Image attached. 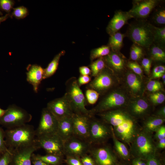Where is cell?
<instances>
[{
    "mask_svg": "<svg viewBox=\"0 0 165 165\" xmlns=\"http://www.w3.org/2000/svg\"><path fill=\"white\" fill-rule=\"evenodd\" d=\"M104 121L110 125L116 137L130 145L140 130L134 117L127 111L116 109L99 114Z\"/></svg>",
    "mask_w": 165,
    "mask_h": 165,
    "instance_id": "6da1fadb",
    "label": "cell"
},
{
    "mask_svg": "<svg viewBox=\"0 0 165 165\" xmlns=\"http://www.w3.org/2000/svg\"><path fill=\"white\" fill-rule=\"evenodd\" d=\"M5 142L11 152L36 144L34 127L27 124L5 131Z\"/></svg>",
    "mask_w": 165,
    "mask_h": 165,
    "instance_id": "7a4b0ae2",
    "label": "cell"
},
{
    "mask_svg": "<svg viewBox=\"0 0 165 165\" xmlns=\"http://www.w3.org/2000/svg\"><path fill=\"white\" fill-rule=\"evenodd\" d=\"M66 86L65 94L74 113L91 117L93 114L91 110H88L86 108V101L76 78L72 77L68 80L66 83Z\"/></svg>",
    "mask_w": 165,
    "mask_h": 165,
    "instance_id": "3957f363",
    "label": "cell"
},
{
    "mask_svg": "<svg viewBox=\"0 0 165 165\" xmlns=\"http://www.w3.org/2000/svg\"><path fill=\"white\" fill-rule=\"evenodd\" d=\"M154 27L146 21H137L129 26L128 35L134 43L148 48L154 43Z\"/></svg>",
    "mask_w": 165,
    "mask_h": 165,
    "instance_id": "277c9868",
    "label": "cell"
},
{
    "mask_svg": "<svg viewBox=\"0 0 165 165\" xmlns=\"http://www.w3.org/2000/svg\"><path fill=\"white\" fill-rule=\"evenodd\" d=\"M131 152L139 158L148 159L155 155L156 147L152 134L140 129L130 145Z\"/></svg>",
    "mask_w": 165,
    "mask_h": 165,
    "instance_id": "5b68a950",
    "label": "cell"
},
{
    "mask_svg": "<svg viewBox=\"0 0 165 165\" xmlns=\"http://www.w3.org/2000/svg\"><path fill=\"white\" fill-rule=\"evenodd\" d=\"M32 116L25 110L15 105L9 106L0 119V125L10 129L26 124Z\"/></svg>",
    "mask_w": 165,
    "mask_h": 165,
    "instance_id": "8992f818",
    "label": "cell"
},
{
    "mask_svg": "<svg viewBox=\"0 0 165 165\" xmlns=\"http://www.w3.org/2000/svg\"><path fill=\"white\" fill-rule=\"evenodd\" d=\"M126 97L122 93L113 91L109 93L97 105L90 110L92 114L116 109L122 106L126 102Z\"/></svg>",
    "mask_w": 165,
    "mask_h": 165,
    "instance_id": "52a82bcc",
    "label": "cell"
},
{
    "mask_svg": "<svg viewBox=\"0 0 165 165\" xmlns=\"http://www.w3.org/2000/svg\"><path fill=\"white\" fill-rule=\"evenodd\" d=\"M36 142L48 154L61 156L64 153V142L57 134L36 137Z\"/></svg>",
    "mask_w": 165,
    "mask_h": 165,
    "instance_id": "ba28073f",
    "label": "cell"
},
{
    "mask_svg": "<svg viewBox=\"0 0 165 165\" xmlns=\"http://www.w3.org/2000/svg\"><path fill=\"white\" fill-rule=\"evenodd\" d=\"M58 124V119L46 108H43L35 130L36 137L57 134Z\"/></svg>",
    "mask_w": 165,
    "mask_h": 165,
    "instance_id": "9c48e42d",
    "label": "cell"
},
{
    "mask_svg": "<svg viewBox=\"0 0 165 165\" xmlns=\"http://www.w3.org/2000/svg\"><path fill=\"white\" fill-rule=\"evenodd\" d=\"M111 135V127L100 121L90 119L88 138L90 142L96 144L102 143Z\"/></svg>",
    "mask_w": 165,
    "mask_h": 165,
    "instance_id": "30bf717a",
    "label": "cell"
},
{
    "mask_svg": "<svg viewBox=\"0 0 165 165\" xmlns=\"http://www.w3.org/2000/svg\"><path fill=\"white\" fill-rule=\"evenodd\" d=\"M46 108L58 119L72 116L74 113L70 104L64 95L49 102Z\"/></svg>",
    "mask_w": 165,
    "mask_h": 165,
    "instance_id": "8fae6325",
    "label": "cell"
},
{
    "mask_svg": "<svg viewBox=\"0 0 165 165\" xmlns=\"http://www.w3.org/2000/svg\"><path fill=\"white\" fill-rule=\"evenodd\" d=\"M156 0L134 1L128 12L133 18L143 19L147 17L158 4Z\"/></svg>",
    "mask_w": 165,
    "mask_h": 165,
    "instance_id": "7c38bea8",
    "label": "cell"
},
{
    "mask_svg": "<svg viewBox=\"0 0 165 165\" xmlns=\"http://www.w3.org/2000/svg\"><path fill=\"white\" fill-rule=\"evenodd\" d=\"M72 117L74 135L79 138L88 139L91 117L75 113Z\"/></svg>",
    "mask_w": 165,
    "mask_h": 165,
    "instance_id": "4fadbf2b",
    "label": "cell"
},
{
    "mask_svg": "<svg viewBox=\"0 0 165 165\" xmlns=\"http://www.w3.org/2000/svg\"><path fill=\"white\" fill-rule=\"evenodd\" d=\"M39 148L36 144L11 152L9 165H31L32 156L34 152Z\"/></svg>",
    "mask_w": 165,
    "mask_h": 165,
    "instance_id": "5bb4252c",
    "label": "cell"
},
{
    "mask_svg": "<svg viewBox=\"0 0 165 165\" xmlns=\"http://www.w3.org/2000/svg\"><path fill=\"white\" fill-rule=\"evenodd\" d=\"M113 83V79L110 73L104 69L90 82L88 88L94 90L99 94L110 89Z\"/></svg>",
    "mask_w": 165,
    "mask_h": 165,
    "instance_id": "9a60e30c",
    "label": "cell"
},
{
    "mask_svg": "<svg viewBox=\"0 0 165 165\" xmlns=\"http://www.w3.org/2000/svg\"><path fill=\"white\" fill-rule=\"evenodd\" d=\"M98 165H115L116 158L111 149L106 146L95 148L91 151Z\"/></svg>",
    "mask_w": 165,
    "mask_h": 165,
    "instance_id": "2e32d148",
    "label": "cell"
},
{
    "mask_svg": "<svg viewBox=\"0 0 165 165\" xmlns=\"http://www.w3.org/2000/svg\"><path fill=\"white\" fill-rule=\"evenodd\" d=\"M88 144L73 137L64 142V153L71 155L81 156L87 151Z\"/></svg>",
    "mask_w": 165,
    "mask_h": 165,
    "instance_id": "e0dca14e",
    "label": "cell"
},
{
    "mask_svg": "<svg viewBox=\"0 0 165 165\" xmlns=\"http://www.w3.org/2000/svg\"><path fill=\"white\" fill-rule=\"evenodd\" d=\"M133 18L128 12L118 11L110 21L107 28L108 33L111 35L118 32L128 20Z\"/></svg>",
    "mask_w": 165,
    "mask_h": 165,
    "instance_id": "ac0fdd59",
    "label": "cell"
},
{
    "mask_svg": "<svg viewBox=\"0 0 165 165\" xmlns=\"http://www.w3.org/2000/svg\"><path fill=\"white\" fill-rule=\"evenodd\" d=\"M72 116L58 119L57 134L64 142L74 136Z\"/></svg>",
    "mask_w": 165,
    "mask_h": 165,
    "instance_id": "d6986e66",
    "label": "cell"
},
{
    "mask_svg": "<svg viewBox=\"0 0 165 165\" xmlns=\"http://www.w3.org/2000/svg\"><path fill=\"white\" fill-rule=\"evenodd\" d=\"M26 73L27 81L33 86L34 91L37 93L39 86L43 79L44 69L40 66L33 64L28 67Z\"/></svg>",
    "mask_w": 165,
    "mask_h": 165,
    "instance_id": "ffe728a7",
    "label": "cell"
},
{
    "mask_svg": "<svg viewBox=\"0 0 165 165\" xmlns=\"http://www.w3.org/2000/svg\"><path fill=\"white\" fill-rule=\"evenodd\" d=\"M105 63L114 71L119 72L122 71L125 67V62L123 58L117 52L113 51L105 57Z\"/></svg>",
    "mask_w": 165,
    "mask_h": 165,
    "instance_id": "44dd1931",
    "label": "cell"
},
{
    "mask_svg": "<svg viewBox=\"0 0 165 165\" xmlns=\"http://www.w3.org/2000/svg\"><path fill=\"white\" fill-rule=\"evenodd\" d=\"M149 109L148 103L145 100L140 99L130 104L127 112L134 117H140L146 114Z\"/></svg>",
    "mask_w": 165,
    "mask_h": 165,
    "instance_id": "7402d4cb",
    "label": "cell"
},
{
    "mask_svg": "<svg viewBox=\"0 0 165 165\" xmlns=\"http://www.w3.org/2000/svg\"><path fill=\"white\" fill-rule=\"evenodd\" d=\"M165 118L157 116L150 117L144 122L143 129L152 134L156 132L164 122Z\"/></svg>",
    "mask_w": 165,
    "mask_h": 165,
    "instance_id": "603a6c76",
    "label": "cell"
},
{
    "mask_svg": "<svg viewBox=\"0 0 165 165\" xmlns=\"http://www.w3.org/2000/svg\"><path fill=\"white\" fill-rule=\"evenodd\" d=\"M64 53L65 52L62 51L57 54L46 68L44 69V79L50 77L56 72L58 68L60 58Z\"/></svg>",
    "mask_w": 165,
    "mask_h": 165,
    "instance_id": "cb8c5ba5",
    "label": "cell"
},
{
    "mask_svg": "<svg viewBox=\"0 0 165 165\" xmlns=\"http://www.w3.org/2000/svg\"><path fill=\"white\" fill-rule=\"evenodd\" d=\"M124 36V34L118 32L110 35L108 46L113 51L118 52L121 48Z\"/></svg>",
    "mask_w": 165,
    "mask_h": 165,
    "instance_id": "d4e9b609",
    "label": "cell"
},
{
    "mask_svg": "<svg viewBox=\"0 0 165 165\" xmlns=\"http://www.w3.org/2000/svg\"><path fill=\"white\" fill-rule=\"evenodd\" d=\"M135 74L129 73L127 77V82L128 85L135 93L141 91L142 89V83L139 78Z\"/></svg>",
    "mask_w": 165,
    "mask_h": 165,
    "instance_id": "484cf974",
    "label": "cell"
},
{
    "mask_svg": "<svg viewBox=\"0 0 165 165\" xmlns=\"http://www.w3.org/2000/svg\"><path fill=\"white\" fill-rule=\"evenodd\" d=\"M162 46L153 43L148 47L150 48V56L153 60L158 61L164 62L165 52Z\"/></svg>",
    "mask_w": 165,
    "mask_h": 165,
    "instance_id": "4316f807",
    "label": "cell"
},
{
    "mask_svg": "<svg viewBox=\"0 0 165 165\" xmlns=\"http://www.w3.org/2000/svg\"><path fill=\"white\" fill-rule=\"evenodd\" d=\"M112 136V137L114 147L116 151L123 158H128L129 156V152L125 144L119 140L115 136L113 132L112 128L111 126Z\"/></svg>",
    "mask_w": 165,
    "mask_h": 165,
    "instance_id": "83f0119b",
    "label": "cell"
},
{
    "mask_svg": "<svg viewBox=\"0 0 165 165\" xmlns=\"http://www.w3.org/2000/svg\"><path fill=\"white\" fill-rule=\"evenodd\" d=\"M32 157L50 165H57L59 163L61 159V156L50 154L42 156L35 155L33 154Z\"/></svg>",
    "mask_w": 165,
    "mask_h": 165,
    "instance_id": "f1b7e54d",
    "label": "cell"
},
{
    "mask_svg": "<svg viewBox=\"0 0 165 165\" xmlns=\"http://www.w3.org/2000/svg\"><path fill=\"white\" fill-rule=\"evenodd\" d=\"M105 63L104 60L101 57L93 62L90 65L91 75L96 77L105 68Z\"/></svg>",
    "mask_w": 165,
    "mask_h": 165,
    "instance_id": "f546056e",
    "label": "cell"
},
{
    "mask_svg": "<svg viewBox=\"0 0 165 165\" xmlns=\"http://www.w3.org/2000/svg\"><path fill=\"white\" fill-rule=\"evenodd\" d=\"M162 46L165 43V28L154 27V42Z\"/></svg>",
    "mask_w": 165,
    "mask_h": 165,
    "instance_id": "4dcf8cb0",
    "label": "cell"
},
{
    "mask_svg": "<svg viewBox=\"0 0 165 165\" xmlns=\"http://www.w3.org/2000/svg\"><path fill=\"white\" fill-rule=\"evenodd\" d=\"M110 52V48L108 46H103L93 50L90 54V58L93 60L97 58L102 57L108 55Z\"/></svg>",
    "mask_w": 165,
    "mask_h": 165,
    "instance_id": "1f68e13d",
    "label": "cell"
},
{
    "mask_svg": "<svg viewBox=\"0 0 165 165\" xmlns=\"http://www.w3.org/2000/svg\"><path fill=\"white\" fill-rule=\"evenodd\" d=\"M143 49L141 46L134 43L132 46L130 51V58L131 60L136 61L140 59L142 56Z\"/></svg>",
    "mask_w": 165,
    "mask_h": 165,
    "instance_id": "d6a6232c",
    "label": "cell"
},
{
    "mask_svg": "<svg viewBox=\"0 0 165 165\" xmlns=\"http://www.w3.org/2000/svg\"><path fill=\"white\" fill-rule=\"evenodd\" d=\"M153 21L158 24H165V10L163 8H159L154 12L152 16Z\"/></svg>",
    "mask_w": 165,
    "mask_h": 165,
    "instance_id": "836d02e7",
    "label": "cell"
},
{
    "mask_svg": "<svg viewBox=\"0 0 165 165\" xmlns=\"http://www.w3.org/2000/svg\"><path fill=\"white\" fill-rule=\"evenodd\" d=\"M99 94L97 91L88 89L86 91V97L87 102L90 104L95 103L98 100Z\"/></svg>",
    "mask_w": 165,
    "mask_h": 165,
    "instance_id": "e575fe53",
    "label": "cell"
},
{
    "mask_svg": "<svg viewBox=\"0 0 165 165\" xmlns=\"http://www.w3.org/2000/svg\"><path fill=\"white\" fill-rule=\"evenodd\" d=\"M28 14L27 8L24 6H20L13 9L12 15L17 19H23Z\"/></svg>",
    "mask_w": 165,
    "mask_h": 165,
    "instance_id": "d590c367",
    "label": "cell"
},
{
    "mask_svg": "<svg viewBox=\"0 0 165 165\" xmlns=\"http://www.w3.org/2000/svg\"><path fill=\"white\" fill-rule=\"evenodd\" d=\"M151 101L155 104H159L163 103L165 99L164 95L161 92H154L150 95Z\"/></svg>",
    "mask_w": 165,
    "mask_h": 165,
    "instance_id": "8d00e7d4",
    "label": "cell"
},
{
    "mask_svg": "<svg viewBox=\"0 0 165 165\" xmlns=\"http://www.w3.org/2000/svg\"><path fill=\"white\" fill-rule=\"evenodd\" d=\"M14 4V1L11 0H0V6L1 9L9 13Z\"/></svg>",
    "mask_w": 165,
    "mask_h": 165,
    "instance_id": "74e56055",
    "label": "cell"
},
{
    "mask_svg": "<svg viewBox=\"0 0 165 165\" xmlns=\"http://www.w3.org/2000/svg\"><path fill=\"white\" fill-rule=\"evenodd\" d=\"M161 83L159 81L155 80L150 81L147 86V90L153 93L158 91L161 89Z\"/></svg>",
    "mask_w": 165,
    "mask_h": 165,
    "instance_id": "f35d334b",
    "label": "cell"
},
{
    "mask_svg": "<svg viewBox=\"0 0 165 165\" xmlns=\"http://www.w3.org/2000/svg\"><path fill=\"white\" fill-rule=\"evenodd\" d=\"M12 156V153L9 150L1 154L0 158V165H9Z\"/></svg>",
    "mask_w": 165,
    "mask_h": 165,
    "instance_id": "ab89813d",
    "label": "cell"
},
{
    "mask_svg": "<svg viewBox=\"0 0 165 165\" xmlns=\"http://www.w3.org/2000/svg\"><path fill=\"white\" fill-rule=\"evenodd\" d=\"M8 150L5 142V131L0 127V154H2Z\"/></svg>",
    "mask_w": 165,
    "mask_h": 165,
    "instance_id": "60d3db41",
    "label": "cell"
},
{
    "mask_svg": "<svg viewBox=\"0 0 165 165\" xmlns=\"http://www.w3.org/2000/svg\"><path fill=\"white\" fill-rule=\"evenodd\" d=\"M128 67L136 75L142 77V70L140 66L134 61H130L127 64Z\"/></svg>",
    "mask_w": 165,
    "mask_h": 165,
    "instance_id": "b9f144b4",
    "label": "cell"
},
{
    "mask_svg": "<svg viewBox=\"0 0 165 165\" xmlns=\"http://www.w3.org/2000/svg\"><path fill=\"white\" fill-rule=\"evenodd\" d=\"M165 67L160 65L155 67L152 71V76L154 78H158L162 77L165 74Z\"/></svg>",
    "mask_w": 165,
    "mask_h": 165,
    "instance_id": "7bdbcfd3",
    "label": "cell"
},
{
    "mask_svg": "<svg viewBox=\"0 0 165 165\" xmlns=\"http://www.w3.org/2000/svg\"><path fill=\"white\" fill-rule=\"evenodd\" d=\"M141 64L145 72L147 74H149L151 65V60L147 58H144L142 61Z\"/></svg>",
    "mask_w": 165,
    "mask_h": 165,
    "instance_id": "ee69618b",
    "label": "cell"
},
{
    "mask_svg": "<svg viewBox=\"0 0 165 165\" xmlns=\"http://www.w3.org/2000/svg\"><path fill=\"white\" fill-rule=\"evenodd\" d=\"M155 137L158 140L165 138V127L162 125L156 132Z\"/></svg>",
    "mask_w": 165,
    "mask_h": 165,
    "instance_id": "f6af8a7d",
    "label": "cell"
},
{
    "mask_svg": "<svg viewBox=\"0 0 165 165\" xmlns=\"http://www.w3.org/2000/svg\"><path fill=\"white\" fill-rule=\"evenodd\" d=\"M91 80L89 75H81L77 80L79 85L80 86L89 83Z\"/></svg>",
    "mask_w": 165,
    "mask_h": 165,
    "instance_id": "bcb514c9",
    "label": "cell"
},
{
    "mask_svg": "<svg viewBox=\"0 0 165 165\" xmlns=\"http://www.w3.org/2000/svg\"><path fill=\"white\" fill-rule=\"evenodd\" d=\"M82 165H95L94 162L92 159L87 156H85L81 159Z\"/></svg>",
    "mask_w": 165,
    "mask_h": 165,
    "instance_id": "7dc6e473",
    "label": "cell"
},
{
    "mask_svg": "<svg viewBox=\"0 0 165 165\" xmlns=\"http://www.w3.org/2000/svg\"><path fill=\"white\" fill-rule=\"evenodd\" d=\"M67 162L70 165H82L77 158L72 156L69 157L67 159Z\"/></svg>",
    "mask_w": 165,
    "mask_h": 165,
    "instance_id": "c3c4849f",
    "label": "cell"
},
{
    "mask_svg": "<svg viewBox=\"0 0 165 165\" xmlns=\"http://www.w3.org/2000/svg\"><path fill=\"white\" fill-rule=\"evenodd\" d=\"M79 72L81 75H89L91 74L90 69L89 67L86 66L80 67Z\"/></svg>",
    "mask_w": 165,
    "mask_h": 165,
    "instance_id": "681fc988",
    "label": "cell"
},
{
    "mask_svg": "<svg viewBox=\"0 0 165 165\" xmlns=\"http://www.w3.org/2000/svg\"><path fill=\"white\" fill-rule=\"evenodd\" d=\"M154 155L151 156L148 158L147 165H160Z\"/></svg>",
    "mask_w": 165,
    "mask_h": 165,
    "instance_id": "f907efd6",
    "label": "cell"
},
{
    "mask_svg": "<svg viewBox=\"0 0 165 165\" xmlns=\"http://www.w3.org/2000/svg\"><path fill=\"white\" fill-rule=\"evenodd\" d=\"M132 165H147L141 159L137 158L133 160Z\"/></svg>",
    "mask_w": 165,
    "mask_h": 165,
    "instance_id": "816d5d0a",
    "label": "cell"
},
{
    "mask_svg": "<svg viewBox=\"0 0 165 165\" xmlns=\"http://www.w3.org/2000/svg\"><path fill=\"white\" fill-rule=\"evenodd\" d=\"M156 116L165 118V107L163 106L157 112Z\"/></svg>",
    "mask_w": 165,
    "mask_h": 165,
    "instance_id": "f5cc1de1",
    "label": "cell"
},
{
    "mask_svg": "<svg viewBox=\"0 0 165 165\" xmlns=\"http://www.w3.org/2000/svg\"><path fill=\"white\" fill-rule=\"evenodd\" d=\"M32 158L33 160V165H50L41 160L36 159L33 157H32Z\"/></svg>",
    "mask_w": 165,
    "mask_h": 165,
    "instance_id": "db71d44e",
    "label": "cell"
},
{
    "mask_svg": "<svg viewBox=\"0 0 165 165\" xmlns=\"http://www.w3.org/2000/svg\"><path fill=\"white\" fill-rule=\"evenodd\" d=\"M158 141L157 147L161 149L164 148H165V138Z\"/></svg>",
    "mask_w": 165,
    "mask_h": 165,
    "instance_id": "11a10c76",
    "label": "cell"
},
{
    "mask_svg": "<svg viewBox=\"0 0 165 165\" xmlns=\"http://www.w3.org/2000/svg\"><path fill=\"white\" fill-rule=\"evenodd\" d=\"M9 16V14H7L4 16L0 17V23L5 20Z\"/></svg>",
    "mask_w": 165,
    "mask_h": 165,
    "instance_id": "9f6ffc18",
    "label": "cell"
},
{
    "mask_svg": "<svg viewBox=\"0 0 165 165\" xmlns=\"http://www.w3.org/2000/svg\"><path fill=\"white\" fill-rule=\"evenodd\" d=\"M6 110H4L0 108V119L3 116L5 113Z\"/></svg>",
    "mask_w": 165,
    "mask_h": 165,
    "instance_id": "6f0895ef",
    "label": "cell"
},
{
    "mask_svg": "<svg viewBox=\"0 0 165 165\" xmlns=\"http://www.w3.org/2000/svg\"><path fill=\"white\" fill-rule=\"evenodd\" d=\"M162 77L163 81V83H165V75L163 74Z\"/></svg>",
    "mask_w": 165,
    "mask_h": 165,
    "instance_id": "680465c9",
    "label": "cell"
},
{
    "mask_svg": "<svg viewBox=\"0 0 165 165\" xmlns=\"http://www.w3.org/2000/svg\"><path fill=\"white\" fill-rule=\"evenodd\" d=\"M2 13L0 11V15H2Z\"/></svg>",
    "mask_w": 165,
    "mask_h": 165,
    "instance_id": "91938a15",
    "label": "cell"
}]
</instances>
